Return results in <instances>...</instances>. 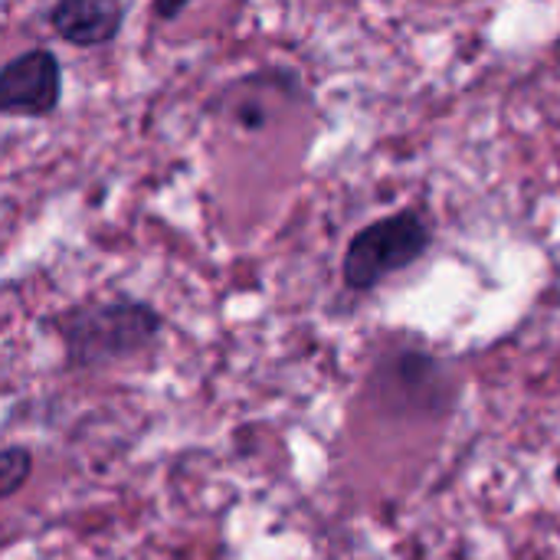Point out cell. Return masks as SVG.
<instances>
[{"label":"cell","instance_id":"obj_4","mask_svg":"<svg viewBox=\"0 0 560 560\" xmlns=\"http://www.w3.org/2000/svg\"><path fill=\"white\" fill-rule=\"evenodd\" d=\"M125 16H128V7L112 3V0H62V3H52L46 13L52 33L62 43L79 46V49H95V46H108L112 39H118Z\"/></svg>","mask_w":560,"mask_h":560},{"label":"cell","instance_id":"obj_6","mask_svg":"<svg viewBox=\"0 0 560 560\" xmlns=\"http://www.w3.org/2000/svg\"><path fill=\"white\" fill-rule=\"evenodd\" d=\"M184 7H187L184 0H177V3H161V0H158V3H154V16H158V20H174V16L184 13Z\"/></svg>","mask_w":560,"mask_h":560},{"label":"cell","instance_id":"obj_7","mask_svg":"<svg viewBox=\"0 0 560 560\" xmlns=\"http://www.w3.org/2000/svg\"><path fill=\"white\" fill-rule=\"evenodd\" d=\"M555 482L560 486V456H558V466H555Z\"/></svg>","mask_w":560,"mask_h":560},{"label":"cell","instance_id":"obj_2","mask_svg":"<svg viewBox=\"0 0 560 560\" xmlns=\"http://www.w3.org/2000/svg\"><path fill=\"white\" fill-rule=\"evenodd\" d=\"M433 246V230L430 220L413 210L404 207L390 217H381L368 226H361L341 256V282L348 292H374L384 279L410 269L413 262H420Z\"/></svg>","mask_w":560,"mask_h":560},{"label":"cell","instance_id":"obj_3","mask_svg":"<svg viewBox=\"0 0 560 560\" xmlns=\"http://www.w3.org/2000/svg\"><path fill=\"white\" fill-rule=\"evenodd\" d=\"M62 102V62L52 49L33 46L0 66V115L49 118Z\"/></svg>","mask_w":560,"mask_h":560},{"label":"cell","instance_id":"obj_1","mask_svg":"<svg viewBox=\"0 0 560 560\" xmlns=\"http://www.w3.org/2000/svg\"><path fill=\"white\" fill-rule=\"evenodd\" d=\"M52 328L62 341L66 364L92 371L148 354L164 331V315L144 299L112 295L66 308Z\"/></svg>","mask_w":560,"mask_h":560},{"label":"cell","instance_id":"obj_5","mask_svg":"<svg viewBox=\"0 0 560 560\" xmlns=\"http://www.w3.org/2000/svg\"><path fill=\"white\" fill-rule=\"evenodd\" d=\"M33 476V453L30 446H3L0 450V502L13 499Z\"/></svg>","mask_w":560,"mask_h":560}]
</instances>
